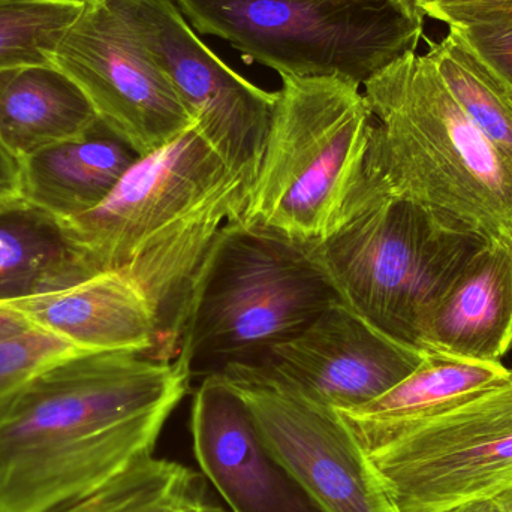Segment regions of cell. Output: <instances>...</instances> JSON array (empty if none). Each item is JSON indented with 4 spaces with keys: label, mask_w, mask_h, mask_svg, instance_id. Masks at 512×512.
Returning <instances> with one entry per match:
<instances>
[{
    "label": "cell",
    "mask_w": 512,
    "mask_h": 512,
    "mask_svg": "<svg viewBox=\"0 0 512 512\" xmlns=\"http://www.w3.org/2000/svg\"><path fill=\"white\" fill-rule=\"evenodd\" d=\"M192 378L177 360L86 352L0 400V512H60L153 454Z\"/></svg>",
    "instance_id": "6da1fadb"
},
{
    "label": "cell",
    "mask_w": 512,
    "mask_h": 512,
    "mask_svg": "<svg viewBox=\"0 0 512 512\" xmlns=\"http://www.w3.org/2000/svg\"><path fill=\"white\" fill-rule=\"evenodd\" d=\"M248 198L242 177L192 126L138 156L95 209L57 225L90 274L119 271L141 289L158 318L156 357L174 360L192 285Z\"/></svg>",
    "instance_id": "7a4b0ae2"
},
{
    "label": "cell",
    "mask_w": 512,
    "mask_h": 512,
    "mask_svg": "<svg viewBox=\"0 0 512 512\" xmlns=\"http://www.w3.org/2000/svg\"><path fill=\"white\" fill-rule=\"evenodd\" d=\"M373 114L366 177L396 197L512 242V159L460 107L426 54L364 83Z\"/></svg>",
    "instance_id": "3957f363"
},
{
    "label": "cell",
    "mask_w": 512,
    "mask_h": 512,
    "mask_svg": "<svg viewBox=\"0 0 512 512\" xmlns=\"http://www.w3.org/2000/svg\"><path fill=\"white\" fill-rule=\"evenodd\" d=\"M354 81L282 77L243 224L298 245L342 224L366 183L373 114Z\"/></svg>",
    "instance_id": "277c9868"
},
{
    "label": "cell",
    "mask_w": 512,
    "mask_h": 512,
    "mask_svg": "<svg viewBox=\"0 0 512 512\" xmlns=\"http://www.w3.org/2000/svg\"><path fill=\"white\" fill-rule=\"evenodd\" d=\"M487 242L366 177L342 224L306 249L343 306L391 339L420 349L421 319Z\"/></svg>",
    "instance_id": "5b68a950"
},
{
    "label": "cell",
    "mask_w": 512,
    "mask_h": 512,
    "mask_svg": "<svg viewBox=\"0 0 512 512\" xmlns=\"http://www.w3.org/2000/svg\"><path fill=\"white\" fill-rule=\"evenodd\" d=\"M337 301L306 246L231 222L192 285L174 360L192 379L216 375L300 333Z\"/></svg>",
    "instance_id": "8992f818"
},
{
    "label": "cell",
    "mask_w": 512,
    "mask_h": 512,
    "mask_svg": "<svg viewBox=\"0 0 512 512\" xmlns=\"http://www.w3.org/2000/svg\"><path fill=\"white\" fill-rule=\"evenodd\" d=\"M192 29L230 42L280 77L348 78L364 86L417 51L424 23L388 0H174Z\"/></svg>",
    "instance_id": "52a82bcc"
},
{
    "label": "cell",
    "mask_w": 512,
    "mask_h": 512,
    "mask_svg": "<svg viewBox=\"0 0 512 512\" xmlns=\"http://www.w3.org/2000/svg\"><path fill=\"white\" fill-rule=\"evenodd\" d=\"M364 457L394 512L495 498L512 483V369Z\"/></svg>",
    "instance_id": "ba28073f"
},
{
    "label": "cell",
    "mask_w": 512,
    "mask_h": 512,
    "mask_svg": "<svg viewBox=\"0 0 512 512\" xmlns=\"http://www.w3.org/2000/svg\"><path fill=\"white\" fill-rule=\"evenodd\" d=\"M48 62L83 92L99 123L138 156L161 149L195 126L111 0L84 2Z\"/></svg>",
    "instance_id": "9c48e42d"
},
{
    "label": "cell",
    "mask_w": 512,
    "mask_h": 512,
    "mask_svg": "<svg viewBox=\"0 0 512 512\" xmlns=\"http://www.w3.org/2000/svg\"><path fill=\"white\" fill-rule=\"evenodd\" d=\"M176 90L201 137L251 192L277 92L225 65L192 29L174 0H111Z\"/></svg>",
    "instance_id": "30bf717a"
},
{
    "label": "cell",
    "mask_w": 512,
    "mask_h": 512,
    "mask_svg": "<svg viewBox=\"0 0 512 512\" xmlns=\"http://www.w3.org/2000/svg\"><path fill=\"white\" fill-rule=\"evenodd\" d=\"M424 357L426 352L391 339L337 301L300 333L216 375L288 388L345 411L387 393Z\"/></svg>",
    "instance_id": "8fae6325"
},
{
    "label": "cell",
    "mask_w": 512,
    "mask_h": 512,
    "mask_svg": "<svg viewBox=\"0 0 512 512\" xmlns=\"http://www.w3.org/2000/svg\"><path fill=\"white\" fill-rule=\"evenodd\" d=\"M225 381L251 409L265 444L322 510L394 512L336 409L277 385Z\"/></svg>",
    "instance_id": "7c38bea8"
},
{
    "label": "cell",
    "mask_w": 512,
    "mask_h": 512,
    "mask_svg": "<svg viewBox=\"0 0 512 512\" xmlns=\"http://www.w3.org/2000/svg\"><path fill=\"white\" fill-rule=\"evenodd\" d=\"M191 433L204 475L233 512H325L265 444L251 409L221 375L201 379Z\"/></svg>",
    "instance_id": "4fadbf2b"
},
{
    "label": "cell",
    "mask_w": 512,
    "mask_h": 512,
    "mask_svg": "<svg viewBox=\"0 0 512 512\" xmlns=\"http://www.w3.org/2000/svg\"><path fill=\"white\" fill-rule=\"evenodd\" d=\"M0 306L81 352H140L156 357L159 324L155 310L141 289L119 271H102Z\"/></svg>",
    "instance_id": "5bb4252c"
},
{
    "label": "cell",
    "mask_w": 512,
    "mask_h": 512,
    "mask_svg": "<svg viewBox=\"0 0 512 512\" xmlns=\"http://www.w3.org/2000/svg\"><path fill=\"white\" fill-rule=\"evenodd\" d=\"M423 352L501 363L512 348V242L478 249L421 319Z\"/></svg>",
    "instance_id": "9a60e30c"
},
{
    "label": "cell",
    "mask_w": 512,
    "mask_h": 512,
    "mask_svg": "<svg viewBox=\"0 0 512 512\" xmlns=\"http://www.w3.org/2000/svg\"><path fill=\"white\" fill-rule=\"evenodd\" d=\"M502 363L426 352L423 363L378 399L339 412L363 454L460 405L507 378Z\"/></svg>",
    "instance_id": "2e32d148"
},
{
    "label": "cell",
    "mask_w": 512,
    "mask_h": 512,
    "mask_svg": "<svg viewBox=\"0 0 512 512\" xmlns=\"http://www.w3.org/2000/svg\"><path fill=\"white\" fill-rule=\"evenodd\" d=\"M138 158L104 126L27 156L21 164L26 206L56 224L95 209Z\"/></svg>",
    "instance_id": "e0dca14e"
},
{
    "label": "cell",
    "mask_w": 512,
    "mask_h": 512,
    "mask_svg": "<svg viewBox=\"0 0 512 512\" xmlns=\"http://www.w3.org/2000/svg\"><path fill=\"white\" fill-rule=\"evenodd\" d=\"M99 125L83 92L54 66L0 71V144L18 161Z\"/></svg>",
    "instance_id": "ac0fdd59"
},
{
    "label": "cell",
    "mask_w": 512,
    "mask_h": 512,
    "mask_svg": "<svg viewBox=\"0 0 512 512\" xmlns=\"http://www.w3.org/2000/svg\"><path fill=\"white\" fill-rule=\"evenodd\" d=\"M90 276L53 219L29 206L0 215V303Z\"/></svg>",
    "instance_id": "d6986e66"
},
{
    "label": "cell",
    "mask_w": 512,
    "mask_h": 512,
    "mask_svg": "<svg viewBox=\"0 0 512 512\" xmlns=\"http://www.w3.org/2000/svg\"><path fill=\"white\" fill-rule=\"evenodd\" d=\"M60 512H228L188 466L141 457L110 483Z\"/></svg>",
    "instance_id": "ffe728a7"
},
{
    "label": "cell",
    "mask_w": 512,
    "mask_h": 512,
    "mask_svg": "<svg viewBox=\"0 0 512 512\" xmlns=\"http://www.w3.org/2000/svg\"><path fill=\"white\" fill-rule=\"evenodd\" d=\"M426 56L484 137L512 159V87L456 32L432 42Z\"/></svg>",
    "instance_id": "44dd1931"
},
{
    "label": "cell",
    "mask_w": 512,
    "mask_h": 512,
    "mask_svg": "<svg viewBox=\"0 0 512 512\" xmlns=\"http://www.w3.org/2000/svg\"><path fill=\"white\" fill-rule=\"evenodd\" d=\"M83 0H0V71L50 65L48 56Z\"/></svg>",
    "instance_id": "7402d4cb"
},
{
    "label": "cell",
    "mask_w": 512,
    "mask_h": 512,
    "mask_svg": "<svg viewBox=\"0 0 512 512\" xmlns=\"http://www.w3.org/2000/svg\"><path fill=\"white\" fill-rule=\"evenodd\" d=\"M86 354L48 331L29 327L0 336V400L39 370L72 355Z\"/></svg>",
    "instance_id": "603a6c76"
},
{
    "label": "cell",
    "mask_w": 512,
    "mask_h": 512,
    "mask_svg": "<svg viewBox=\"0 0 512 512\" xmlns=\"http://www.w3.org/2000/svg\"><path fill=\"white\" fill-rule=\"evenodd\" d=\"M448 29L512 87V12L451 24Z\"/></svg>",
    "instance_id": "cb8c5ba5"
},
{
    "label": "cell",
    "mask_w": 512,
    "mask_h": 512,
    "mask_svg": "<svg viewBox=\"0 0 512 512\" xmlns=\"http://www.w3.org/2000/svg\"><path fill=\"white\" fill-rule=\"evenodd\" d=\"M423 12L424 17L451 26L489 15L510 14L512 0H427Z\"/></svg>",
    "instance_id": "d4e9b609"
},
{
    "label": "cell",
    "mask_w": 512,
    "mask_h": 512,
    "mask_svg": "<svg viewBox=\"0 0 512 512\" xmlns=\"http://www.w3.org/2000/svg\"><path fill=\"white\" fill-rule=\"evenodd\" d=\"M26 206L21 182V164L0 144V215Z\"/></svg>",
    "instance_id": "484cf974"
},
{
    "label": "cell",
    "mask_w": 512,
    "mask_h": 512,
    "mask_svg": "<svg viewBox=\"0 0 512 512\" xmlns=\"http://www.w3.org/2000/svg\"><path fill=\"white\" fill-rule=\"evenodd\" d=\"M435 512H504L495 498L472 499Z\"/></svg>",
    "instance_id": "4316f807"
},
{
    "label": "cell",
    "mask_w": 512,
    "mask_h": 512,
    "mask_svg": "<svg viewBox=\"0 0 512 512\" xmlns=\"http://www.w3.org/2000/svg\"><path fill=\"white\" fill-rule=\"evenodd\" d=\"M29 327H32V325L23 316L0 306V336L17 333V331L26 330Z\"/></svg>",
    "instance_id": "83f0119b"
},
{
    "label": "cell",
    "mask_w": 512,
    "mask_h": 512,
    "mask_svg": "<svg viewBox=\"0 0 512 512\" xmlns=\"http://www.w3.org/2000/svg\"><path fill=\"white\" fill-rule=\"evenodd\" d=\"M388 2L393 3L411 20L424 23L426 17H424L423 6L426 5L427 0H388Z\"/></svg>",
    "instance_id": "f1b7e54d"
},
{
    "label": "cell",
    "mask_w": 512,
    "mask_h": 512,
    "mask_svg": "<svg viewBox=\"0 0 512 512\" xmlns=\"http://www.w3.org/2000/svg\"><path fill=\"white\" fill-rule=\"evenodd\" d=\"M496 501L501 505L504 512H512V483L505 487L501 493L495 496Z\"/></svg>",
    "instance_id": "f546056e"
},
{
    "label": "cell",
    "mask_w": 512,
    "mask_h": 512,
    "mask_svg": "<svg viewBox=\"0 0 512 512\" xmlns=\"http://www.w3.org/2000/svg\"><path fill=\"white\" fill-rule=\"evenodd\" d=\"M83 2H90V0H83Z\"/></svg>",
    "instance_id": "4dcf8cb0"
}]
</instances>
